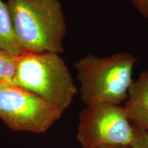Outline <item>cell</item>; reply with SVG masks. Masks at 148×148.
<instances>
[{"label":"cell","instance_id":"6da1fadb","mask_svg":"<svg viewBox=\"0 0 148 148\" xmlns=\"http://www.w3.org/2000/svg\"><path fill=\"white\" fill-rule=\"evenodd\" d=\"M5 3L24 52L63 51L66 23L58 0H6Z\"/></svg>","mask_w":148,"mask_h":148},{"label":"cell","instance_id":"7a4b0ae2","mask_svg":"<svg viewBox=\"0 0 148 148\" xmlns=\"http://www.w3.org/2000/svg\"><path fill=\"white\" fill-rule=\"evenodd\" d=\"M137 61L126 52L98 57L90 53L75 62L82 101L86 106L107 103L121 105L126 101Z\"/></svg>","mask_w":148,"mask_h":148},{"label":"cell","instance_id":"3957f363","mask_svg":"<svg viewBox=\"0 0 148 148\" xmlns=\"http://www.w3.org/2000/svg\"><path fill=\"white\" fill-rule=\"evenodd\" d=\"M13 84L64 112L77 91L67 66L58 53L24 52L18 56Z\"/></svg>","mask_w":148,"mask_h":148},{"label":"cell","instance_id":"277c9868","mask_svg":"<svg viewBox=\"0 0 148 148\" xmlns=\"http://www.w3.org/2000/svg\"><path fill=\"white\" fill-rule=\"evenodd\" d=\"M62 112L28 90L0 82V119L12 130L45 132L60 119Z\"/></svg>","mask_w":148,"mask_h":148},{"label":"cell","instance_id":"5b68a950","mask_svg":"<svg viewBox=\"0 0 148 148\" xmlns=\"http://www.w3.org/2000/svg\"><path fill=\"white\" fill-rule=\"evenodd\" d=\"M76 138L81 148L130 146L134 138V127L123 106L96 103L86 106L79 113Z\"/></svg>","mask_w":148,"mask_h":148},{"label":"cell","instance_id":"8992f818","mask_svg":"<svg viewBox=\"0 0 148 148\" xmlns=\"http://www.w3.org/2000/svg\"><path fill=\"white\" fill-rule=\"evenodd\" d=\"M123 108L130 121L148 134V71L134 80Z\"/></svg>","mask_w":148,"mask_h":148},{"label":"cell","instance_id":"52a82bcc","mask_svg":"<svg viewBox=\"0 0 148 148\" xmlns=\"http://www.w3.org/2000/svg\"><path fill=\"white\" fill-rule=\"evenodd\" d=\"M0 49L19 56L24 53L14 34L6 3L0 0Z\"/></svg>","mask_w":148,"mask_h":148},{"label":"cell","instance_id":"ba28073f","mask_svg":"<svg viewBox=\"0 0 148 148\" xmlns=\"http://www.w3.org/2000/svg\"><path fill=\"white\" fill-rule=\"evenodd\" d=\"M17 64L18 56L0 49V82L13 84Z\"/></svg>","mask_w":148,"mask_h":148},{"label":"cell","instance_id":"9c48e42d","mask_svg":"<svg viewBox=\"0 0 148 148\" xmlns=\"http://www.w3.org/2000/svg\"><path fill=\"white\" fill-rule=\"evenodd\" d=\"M132 125L134 127V138L130 145L131 147L148 148V134L134 125Z\"/></svg>","mask_w":148,"mask_h":148},{"label":"cell","instance_id":"30bf717a","mask_svg":"<svg viewBox=\"0 0 148 148\" xmlns=\"http://www.w3.org/2000/svg\"><path fill=\"white\" fill-rule=\"evenodd\" d=\"M131 1L138 12L148 19V0H131Z\"/></svg>","mask_w":148,"mask_h":148},{"label":"cell","instance_id":"8fae6325","mask_svg":"<svg viewBox=\"0 0 148 148\" xmlns=\"http://www.w3.org/2000/svg\"><path fill=\"white\" fill-rule=\"evenodd\" d=\"M101 148H132L129 145H108Z\"/></svg>","mask_w":148,"mask_h":148}]
</instances>
